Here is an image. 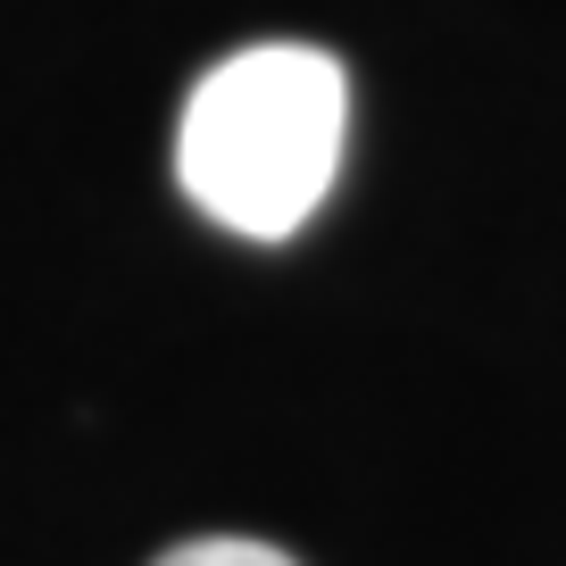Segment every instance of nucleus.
Listing matches in <instances>:
<instances>
[{"mask_svg": "<svg viewBox=\"0 0 566 566\" xmlns=\"http://www.w3.org/2000/svg\"><path fill=\"white\" fill-rule=\"evenodd\" d=\"M150 566H301V558H283L275 542H233V533H217V542H184V549H159Z\"/></svg>", "mask_w": 566, "mask_h": 566, "instance_id": "nucleus-2", "label": "nucleus"}, {"mask_svg": "<svg viewBox=\"0 0 566 566\" xmlns=\"http://www.w3.org/2000/svg\"><path fill=\"white\" fill-rule=\"evenodd\" d=\"M342 117H350V84L325 51L308 42L233 51L184 101L176 176L217 226L250 242H283L292 226H308V209L334 184Z\"/></svg>", "mask_w": 566, "mask_h": 566, "instance_id": "nucleus-1", "label": "nucleus"}]
</instances>
